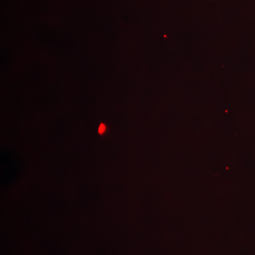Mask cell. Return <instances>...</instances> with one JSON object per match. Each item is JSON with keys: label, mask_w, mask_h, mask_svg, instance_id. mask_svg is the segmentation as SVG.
I'll use <instances>...</instances> for the list:
<instances>
[{"label": "cell", "mask_w": 255, "mask_h": 255, "mask_svg": "<svg viewBox=\"0 0 255 255\" xmlns=\"http://www.w3.org/2000/svg\"><path fill=\"white\" fill-rule=\"evenodd\" d=\"M105 130L106 127L105 125H104V124H102L100 128H99V132H100V133H103V132L105 131Z\"/></svg>", "instance_id": "6da1fadb"}]
</instances>
